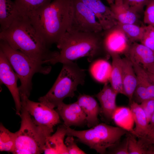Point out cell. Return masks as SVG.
<instances>
[{
	"instance_id": "obj_26",
	"label": "cell",
	"mask_w": 154,
	"mask_h": 154,
	"mask_svg": "<svg viewBox=\"0 0 154 154\" xmlns=\"http://www.w3.org/2000/svg\"><path fill=\"white\" fill-rule=\"evenodd\" d=\"M51 1V0H15L14 1L20 14L27 16L30 13Z\"/></svg>"
},
{
	"instance_id": "obj_1",
	"label": "cell",
	"mask_w": 154,
	"mask_h": 154,
	"mask_svg": "<svg viewBox=\"0 0 154 154\" xmlns=\"http://www.w3.org/2000/svg\"><path fill=\"white\" fill-rule=\"evenodd\" d=\"M0 39L13 49L43 64H49V61L59 53L58 51L50 50L28 17L21 15L9 27L0 31Z\"/></svg>"
},
{
	"instance_id": "obj_20",
	"label": "cell",
	"mask_w": 154,
	"mask_h": 154,
	"mask_svg": "<svg viewBox=\"0 0 154 154\" xmlns=\"http://www.w3.org/2000/svg\"><path fill=\"white\" fill-rule=\"evenodd\" d=\"M110 5L118 23L139 25V13L123 3L119 4L114 3Z\"/></svg>"
},
{
	"instance_id": "obj_30",
	"label": "cell",
	"mask_w": 154,
	"mask_h": 154,
	"mask_svg": "<svg viewBox=\"0 0 154 154\" xmlns=\"http://www.w3.org/2000/svg\"><path fill=\"white\" fill-rule=\"evenodd\" d=\"M129 135L127 134L126 137L122 141H120L114 145L109 148L106 153L111 154H129L128 145Z\"/></svg>"
},
{
	"instance_id": "obj_36",
	"label": "cell",
	"mask_w": 154,
	"mask_h": 154,
	"mask_svg": "<svg viewBox=\"0 0 154 154\" xmlns=\"http://www.w3.org/2000/svg\"><path fill=\"white\" fill-rule=\"evenodd\" d=\"M143 66L147 71L154 75V62Z\"/></svg>"
},
{
	"instance_id": "obj_10",
	"label": "cell",
	"mask_w": 154,
	"mask_h": 154,
	"mask_svg": "<svg viewBox=\"0 0 154 154\" xmlns=\"http://www.w3.org/2000/svg\"><path fill=\"white\" fill-rule=\"evenodd\" d=\"M18 77L9 62L0 50V80L11 92L14 100L16 114L20 116L21 109V97L17 86Z\"/></svg>"
},
{
	"instance_id": "obj_27",
	"label": "cell",
	"mask_w": 154,
	"mask_h": 154,
	"mask_svg": "<svg viewBox=\"0 0 154 154\" xmlns=\"http://www.w3.org/2000/svg\"><path fill=\"white\" fill-rule=\"evenodd\" d=\"M120 27L127 36L130 43L140 41L143 31V26L131 24H123L118 23Z\"/></svg>"
},
{
	"instance_id": "obj_12",
	"label": "cell",
	"mask_w": 154,
	"mask_h": 154,
	"mask_svg": "<svg viewBox=\"0 0 154 154\" xmlns=\"http://www.w3.org/2000/svg\"><path fill=\"white\" fill-rule=\"evenodd\" d=\"M56 110L67 127L80 126L87 124L86 116L76 102L66 104L60 103Z\"/></svg>"
},
{
	"instance_id": "obj_25",
	"label": "cell",
	"mask_w": 154,
	"mask_h": 154,
	"mask_svg": "<svg viewBox=\"0 0 154 154\" xmlns=\"http://www.w3.org/2000/svg\"><path fill=\"white\" fill-rule=\"evenodd\" d=\"M16 134L0 125V151L14 153L15 149Z\"/></svg>"
},
{
	"instance_id": "obj_29",
	"label": "cell",
	"mask_w": 154,
	"mask_h": 154,
	"mask_svg": "<svg viewBox=\"0 0 154 154\" xmlns=\"http://www.w3.org/2000/svg\"><path fill=\"white\" fill-rule=\"evenodd\" d=\"M129 135L128 150L129 154H146V151L136 137L130 133Z\"/></svg>"
},
{
	"instance_id": "obj_6",
	"label": "cell",
	"mask_w": 154,
	"mask_h": 154,
	"mask_svg": "<svg viewBox=\"0 0 154 154\" xmlns=\"http://www.w3.org/2000/svg\"><path fill=\"white\" fill-rule=\"evenodd\" d=\"M0 50L4 54L20 80L18 87L20 96L29 97L32 88V80L34 74H49L51 67L37 62L22 52L12 48L4 41L0 39Z\"/></svg>"
},
{
	"instance_id": "obj_19",
	"label": "cell",
	"mask_w": 154,
	"mask_h": 154,
	"mask_svg": "<svg viewBox=\"0 0 154 154\" xmlns=\"http://www.w3.org/2000/svg\"><path fill=\"white\" fill-rule=\"evenodd\" d=\"M135 127L129 132L138 138L145 136L149 130V124L145 114L140 104L134 101L130 104Z\"/></svg>"
},
{
	"instance_id": "obj_35",
	"label": "cell",
	"mask_w": 154,
	"mask_h": 154,
	"mask_svg": "<svg viewBox=\"0 0 154 154\" xmlns=\"http://www.w3.org/2000/svg\"><path fill=\"white\" fill-rule=\"evenodd\" d=\"M138 140L143 146L154 144V125L149 129L145 136L138 138Z\"/></svg>"
},
{
	"instance_id": "obj_11",
	"label": "cell",
	"mask_w": 154,
	"mask_h": 154,
	"mask_svg": "<svg viewBox=\"0 0 154 154\" xmlns=\"http://www.w3.org/2000/svg\"><path fill=\"white\" fill-rule=\"evenodd\" d=\"M104 49L110 56L124 54L128 51L130 45L127 36L117 25L102 31Z\"/></svg>"
},
{
	"instance_id": "obj_5",
	"label": "cell",
	"mask_w": 154,
	"mask_h": 154,
	"mask_svg": "<svg viewBox=\"0 0 154 154\" xmlns=\"http://www.w3.org/2000/svg\"><path fill=\"white\" fill-rule=\"evenodd\" d=\"M21 125L16 132L15 154H38L43 153L47 138L53 129L37 124L25 106L21 104Z\"/></svg>"
},
{
	"instance_id": "obj_15",
	"label": "cell",
	"mask_w": 154,
	"mask_h": 154,
	"mask_svg": "<svg viewBox=\"0 0 154 154\" xmlns=\"http://www.w3.org/2000/svg\"><path fill=\"white\" fill-rule=\"evenodd\" d=\"M76 102L86 115V124L88 127H92L99 123L98 117L100 112V107L94 97L80 94Z\"/></svg>"
},
{
	"instance_id": "obj_9",
	"label": "cell",
	"mask_w": 154,
	"mask_h": 154,
	"mask_svg": "<svg viewBox=\"0 0 154 154\" xmlns=\"http://www.w3.org/2000/svg\"><path fill=\"white\" fill-rule=\"evenodd\" d=\"M21 104L23 105L34 121L42 126L53 129L61 122L60 116L56 110L44 103L36 102L24 96H21Z\"/></svg>"
},
{
	"instance_id": "obj_21",
	"label": "cell",
	"mask_w": 154,
	"mask_h": 154,
	"mask_svg": "<svg viewBox=\"0 0 154 154\" xmlns=\"http://www.w3.org/2000/svg\"><path fill=\"white\" fill-rule=\"evenodd\" d=\"M89 68L92 78L98 82L105 84L109 82L112 65L105 58H100L92 62Z\"/></svg>"
},
{
	"instance_id": "obj_4",
	"label": "cell",
	"mask_w": 154,
	"mask_h": 154,
	"mask_svg": "<svg viewBox=\"0 0 154 154\" xmlns=\"http://www.w3.org/2000/svg\"><path fill=\"white\" fill-rule=\"evenodd\" d=\"M63 64L62 70L52 87L38 100L49 107H57L67 97L73 98L79 85H83L86 74L85 70L73 62Z\"/></svg>"
},
{
	"instance_id": "obj_28",
	"label": "cell",
	"mask_w": 154,
	"mask_h": 154,
	"mask_svg": "<svg viewBox=\"0 0 154 154\" xmlns=\"http://www.w3.org/2000/svg\"><path fill=\"white\" fill-rule=\"evenodd\" d=\"M141 44L154 50V26H143V31L139 41Z\"/></svg>"
},
{
	"instance_id": "obj_37",
	"label": "cell",
	"mask_w": 154,
	"mask_h": 154,
	"mask_svg": "<svg viewBox=\"0 0 154 154\" xmlns=\"http://www.w3.org/2000/svg\"><path fill=\"white\" fill-rule=\"evenodd\" d=\"M154 125V112L152 115L149 124V130Z\"/></svg>"
},
{
	"instance_id": "obj_13",
	"label": "cell",
	"mask_w": 154,
	"mask_h": 154,
	"mask_svg": "<svg viewBox=\"0 0 154 154\" xmlns=\"http://www.w3.org/2000/svg\"><path fill=\"white\" fill-rule=\"evenodd\" d=\"M93 12L103 30L117 25L118 22L110 7L104 5L101 0H82Z\"/></svg>"
},
{
	"instance_id": "obj_8",
	"label": "cell",
	"mask_w": 154,
	"mask_h": 154,
	"mask_svg": "<svg viewBox=\"0 0 154 154\" xmlns=\"http://www.w3.org/2000/svg\"><path fill=\"white\" fill-rule=\"evenodd\" d=\"M92 11L82 0H73L72 17L67 31L95 32L102 27Z\"/></svg>"
},
{
	"instance_id": "obj_24",
	"label": "cell",
	"mask_w": 154,
	"mask_h": 154,
	"mask_svg": "<svg viewBox=\"0 0 154 154\" xmlns=\"http://www.w3.org/2000/svg\"><path fill=\"white\" fill-rule=\"evenodd\" d=\"M113 119L118 126L130 132L133 129L134 121L130 108L117 107L112 117Z\"/></svg>"
},
{
	"instance_id": "obj_32",
	"label": "cell",
	"mask_w": 154,
	"mask_h": 154,
	"mask_svg": "<svg viewBox=\"0 0 154 154\" xmlns=\"http://www.w3.org/2000/svg\"><path fill=\"white\" fill-rule=\"evenodd\" d=\"M148 0H123V3L139 13H144V8Z\"/></svg>"
},
{
	"instance_id": "obj_17",
	"label": "cell",
	"mask_w": 154,
	"mask_h": 154,
	"mask_svg": "<svg viewBox=\"0 0 154 154\" xmlns=\"http://www.w3.org/2000/svg\"><path fill=\"white\" fill-rule=\"evenodd\" d=\"M66 130L67 127L64 124L58 126L56 132L46 140L44 149V154H69L64 142Z\"/></svg>"
},
{
	"instance_id": "obj_3",
	"label": "cell",
	"mask_w": 154,
	"mask_h": 154,
	"mask_svg": "<svg viewBox=\"0 0 154 154\" xmlns=\"http://www.w3.org/2000/svg\"><path fill=\"white\" fill-rule=\"evenodd\" d=\"M102 31L98 32L66 31L56 44L60 50L58 55L50 60L49 64L73 62L84 57H87L88 61L92 62L101 58L103 54L110 56L104 47Z\"/></svg>"
},
{
	"instance_id": "obj_23",
	"label": "cell",
	"mask_w": 154,
	"mask_h": 154,
	"mask_svg": "<svg viewBox=\"0 0 154 154\" xmlns=\"http://www.w3.org/2000/svg\"><path fill=\"white\" fill-rule=\"evenodd\" d=\"M112 70L110 80L111 86L118 94L125 95L122 80V58L119 55H112Z\"/></svg>"
},
{
	"instance_id": "obj_18",
	"label": "cell",
	"mask_w": 154,
	"mask_h": 154,
	"mask_svg": "<svg viewBox=\"0 0 154 154\" xmlns=\"http://www.w3.org/2000/svg\"><path fill=\"white\" fill-rule=\"evenodd\" d=\"M125 55L132 62L143 66L154 62V50L137 42L130 45Z\"/></svg>"
},
{
	"instance_id": "obj_31",
	"label": "cell",
	"mask_w": 154,
	"mask_h": 154,
	"mask_svg": "<svg viewBox=\"0 0 154 154\" xmlns=\"http://www.w3.org/2000/svg\"><path fill=\"white\" fill-rule=\"evenodd\" d=\"M144 12L143 21L147 25L154 26V0H148Z\"/></svg>"
},
{
	"instance_id": "obj_7",
	"label": "cell",
	"mask_w": 154,
	"mask_h": 154,
	"mask_svg": "<svg viewBox=\"0 0 154 154\" xmlns=\"http://www.w3.org/2000/svg\"><path fill=\"white\" fill-rule=\"evenodd\" d=\"M128 131L119 126L99 123L89 129L76 130L67 127L66 135H72L77 140L95 150L100 154L106 153L107 149L120 141Z\"/></svg>"
},
{
	"instance_id": "obj_34",
	"label": "cell",
	"mask_w": 154,
	"mask_h": 154,
	"mask_svg": "<svg viewBox=\"0 0 154 154\" xmlns=\"http://www.w3.org/2000/svg\"><path fill=\"white\" fill-rule=\"evenodd\" d=\"M140 104L145 114L149 124L151 116L154 112V98L145 100Z\"/></svg>"
},
{
	"instance_id": "obj_39",
	"label": "cell",
	"mask_w": 154,
	"mask_h": 154,
	"mask_svg": "<svg viewBox=\"0 0 154 154\" xmlns=\"http://www.w3.org/2000/svg\"><path fill=\"white\" fill-rule=\"evenodd\" d=\"M114 3L116 4H121L123 3V0H114Z\"/></svg>"
},
{
	"instance_id": "obj_2",
	"label": "cell",
	"mask_w": 154,
	"mask_h": 154,
	"mask_svg": "<svg viewBox=\"0 0 154 154\" xmlns=\"http://www.w3.org/2000/svg\"><path fill=\"white\" fill-rule=\"evenodd\" d=\"M72 10L73 0H53L26 17L50 46L67 31Z\"/></svg>"
},
{
	"instance_id": "obj_40",
	"label": "cell",
	"mask_w": 154,
	"mask_h": 154,
	"mask_svg": "<svg viewBox=\"0 0 154 154\" xmlns=\"http://www.w3.org/2000/svg\"><path fill=\"white\" fill-rule=\"evenodd\" d=\"M109 5L114 3V0H106Z\"/></svg>"
},
{
	"instance_id": "obj_16",
	"label": "cell",
	"mask_w": 154,
	"mask_h": 154,
	"mask_svg": "<svg viewBox=\"0 0 154 154\" xmlns=\"http://www.w3.org/2000/svg\"><path fill=\"white\" fill-rule=\"evenodd\" d=\"M122 80L125 95L130 104L137 84V77L133 64L127 57L122 58Z\"/></svg>"
},
{
	"instance_id": "obj_14",
	"label": "cell",
	"mask_w": 154,
	"mask_h": 154,
	"mask_svg": "<svg viewBox=\"0 0 154 154\" xmlns=\"http://www.w3.org/2000/svg\"><path fill=\"white\" fill-rule=\"evenodd\" d=\"M118 94L107 83L104 84L102 89L94 96L100 104V113L109 121L112 119L113 114L117 107L116 100Z\"/></svg>"
},
{
	"instance_id": "obj_33",
	"label": "cell",
	"mask_w": 154,
	"mask_h": 154,
	"mask_svg": "<svg viewBox=\"0 0 154 154\" xmlns=\"http://www.w3.org/2000/svg\"><path fill=\"white\" fill-rule=\"evenodd\" d=\"M73 136L68 135L65 139V143L68 153L70 154H84L86 153L80 149L74 141Z\"/></svg>"
},
{
	"instance_id": "obj_22",
	"label": "cell",
	"mask_w": 154,
	"mask_h": 154,
	"mask_svg": "<svg viewBox=\"0 0 154 154\" xmlns=\"http://www.w3.org/2000/svg\"><path fill=\"white\" fill-rule=\"evenodd\" d=\"M20 15L14 2L0 0V31L9 27Z\"/></svg>"
},
{
	"instance_id": "obj_38",
	"label": "cell",
	"mask_w": 154,
	"mask_h": 154,
	"mask_svg": "<svg viewBox=\"0 0 154 154\" xmlns=\"http://www.w3.org/2000/svg\"><path fill=\"white\" fill-rule=\"evenodd\" d=\"M147 71L149 80L154 85V75L148 72L147 70Z\"/></svg>"
}]
</instances>
